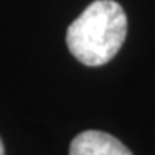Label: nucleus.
Here are the masks:
<instances>
[{
  "label": "nucleus",
  "mask_w": 155,
  "mask_h": 155,
  "mask_svg": "<svg viewBox=\"0 0 155 155\" xmlns=\"http://www.w3.org/2000/svg\"><path fill=\"white\" fill-rule=\"evenodd\" d=\"M127 16L114 0H96L69 25L66 44L80 63L102 66L125 41Z\"/></svg>",
  "instance_id": "nucleus-1"
},
{
  "label": "nucleus",
  "mask_w": 155,
  "mask_h": 155,
  "mask_svg": "<svg viewBox=\"0 0 155 155\" xmlns=\"http://www.w3.org/2000/svg\"><path fill=\"white\" fill-rule=\"evenodd\" d=\"M69 155H132V152L110 133L86 130L72 140Z\"/></svg>",
  "instance_id": "nucleus-2"
},
{
  "label": "nucleus",
  "mask_w": 155,
  "mask_h": 155,
  "mask_svg": "<svg viewBox=\"0 0 155 155\" xmlns=\"http://www.w3.org/2000/svg\"><path fill=\"white\" fill-rule=\"evenodd\" d=\"M0 155H3V144H2V140H0Z\"/></svg>",
  "instance_id": "nucleus-3"
}]
</instances>
